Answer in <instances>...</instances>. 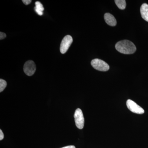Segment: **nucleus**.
<instances>
[{
    "label": "nucleus",
    "mask_w": 148,
    "mask_h": 148,
    "mask_svg": "<svg viewBox=\"0 0 148 148\" xmlns=\"http://www.w3.org/2000/svg\"><path fill=\"white\" fill-rule=\"evenodd\" d=\"M22 1L26 5H28L32 3V1L31 0H22Z\"/></svg>",
    "instance_id": "ddd939ff"
},
{
    "label": "nucleus",
    "mask_w": 148,
    "mask_h": 148,
    "mask_svg": "<svg viewBox=\"0 0 148 148\" xmlns=\"http://www.w3.org/2000/svg\"><path fill=\"white\" fill-rule=\"evenodd\" d=\"M91 65L94 69L101 71H107L110 69L108 64L103 60L98 58H95L92 60Z\"/></svg>",
    "instance_id": "f03ea898"
},
{
    "label": "nucleus",
    "mask_w": 148,
    "mask_h": 148,
    "mask_svg": "<svg viewBox=\"0 0 148 148\" xmlns=\"http://www.w3.org/2000/svg\"><path fill=\"white\" fill-rule=\"evenodd\" d=\"M4 138V134L1 130H0V140H3Z\"/></svg>",
    "instance_id": "4468645a"
},
{
    "label": "nucleus",
    "mask_w": 148,
    "mask_h": 148,
    "mask_svg": "<svg viewBox=\"0 0 148 148\" xmlns=\"http://www.w3.org/2000/svg\"><path fill=\"white\" fill-rule=\"evenodd\" d=\"M117 6L121 10H124L126 7V1L125 0H115L114 1Z\"/></svg>",
    "instance_id": "9d476101"
},
{
    "label": "nucleus",
    "mask_w": 148,
    "mask_h": 148,
    "mask_svg": "<svg viewBox=\"0 0 148 148\" xmlns=\"http://www.w3.org/2000/svg\"><path fill=\"white\" fill-rule=\"evenodd\" d=\"M73 39L71 36L67 35L64 37L60 45V51L62 54L66 53L71 45Z\"/></svg>",
    "instance_id": "20e7f679"
},
{
    "label": "nucleus",
    "mask_w": 148,
    "mask_h": 148,
    "mask_svg": "<svg viewBox=\"0 0 148 148\" xmlns=\"http://www.w3.org/2000/svg\"><path fill=\"white\" fill-rule=\"evenodd\" d=\"M61 148H76L74 146L71 145V146H66V147H62Z\"/></svg>",
    "instance_id": "2eb2a0df"
},
{
    "label": "nucleus",
    "mask_w": 148,
    "mask_h": 148,
    "mask_svg": "<svg viewBox=\"0 0 148 148\" xmlns=\"http://www.w3.org/2000/svg\"><path fill=\"white\" fill-rule=\"evenodd\" d=\"M126 105L130 110L134 113L141 114L145 113L144 109L132 100L130 99L127 100Z\"/></svg>",
    "instance_id": "39448f33"
},
{
    "label": "nucleus",
    "mask_w": 148,
    "mask_h": 148,
    "mask_svg": "<svg viewBox=\"0 0 148 148\" xmlns=\"http://www.w3.org/2000/svg\"><path fill=\"white\" fill-rule=\"evenodd\" d=\"M116 49L121 53L130 54L136 51V46L133 42L128 40L120 41L115 45Z\"/></svg>",
    "instance_id": "f257e3e1"
},
{
    "label": "nucleus",
    "mask_w": 148,
    "mask_h": 148,
    "mask_svg": "<svg viewBox=\"0 0 148 148\" xmlns=\"http://www.w3.org/2000/svg\"><path fill=\"white\" fill-rule=\"evenodd\" d=\"M6 37V35L3 32H0V39L1 40L4 39Z\"/></svg>",
    "instance_id": "f8f14e48"
},
{
    "label": "nucleus",
    "mask_w": 148,
    "mask_h": 148,
    "mask_svg": "<svg viewBox=\"0 0 148 148\" xmlns=\"http://www.w3.org/2000/svg\"><path fill=\"white\" fill-rule=\"evenodd\" d=\"M36 7L34 8V10L40 16H42L43 14L44 8L43 7L42 4L39 1H36L35 3Z\"/></svg>",
    "instance_id": "1a4fd4ad"
},
{
    "label": "nucleus",
    "mask_w": 148,
    "mask_h": 148,
    "mask_svg": "<svg viewBox=\"0 0 148 148\" xmlns=\"http://www.w3.org/2000/svg\"><path fill=\"white\" fill-rule=\"evenodd\" d=\"M140 13L142 18L148 22V5L144 3L141 5L140 8Z\"/></svg>",
    "instance_id": "6e6552de"
},
{
    "label": "nucleus",
    "mask_w": 148,
    "mask_h": 148,
    "mask_svg": "<svg viewBox=\"0 0 148 148\" xmlns=\"http://www.w3.org/2000/svg\"><path fill=\"white\" fill-rule=\"evenodd\" d=\"M75 122L78 128L82 129L84 126V118L83 114L80 109L78 108L76 110L74 114Z\"/></svg>",
    "instance_id": "7ed1b4c3"
},
{
    "label": "nucleus",
    "mask_w": 148,
    "mask_h": 148,
    "mask_svg": "<svg viewBox=\"0 0 148 148\" xmlns=\"http://www.w3.org/2000/svg\"><path fill=\"white\" fill-rule=\"evenodd\" d=\"M104 19L106 23L109 26L114 27L116 25V19L113 15L109 13H106L104 15Z\"/></svg>",
    "instance_id": "0eeeda50"
},
{
    "label": "nucleus",
    "mask_w": 148,
    "mask_h": 148,
    "mask_svg": "<svg viewBox=\"0 0 148 148\" xmlns=\"http://www.w3.org/2000/svg\"><path fill=\"white\" fill-rule=\"evenodd\" d=\"M7 85V84L5 80L2 79H0V92H2L3 90L5 89Z\"/></svg>",
    "instance_id": "9b49d317"
},
{
    "label": "nucleus",
    "mask_w": 148,
    "mask_h": 148,
    "mask_svg": "<svg viewBox=\"0 0 148 148\" xmlns=\"http://www.w3.org/2000/svg\"><path fill=\"white\" fill-rule=\"evenodd\" d=\"M36 71V66L34 62L32 60L27 61L24 64V71L27 75L31 76L35 73Z\"/></svg>",
    "instance_id": "423d86ee"
}]
</instances>
